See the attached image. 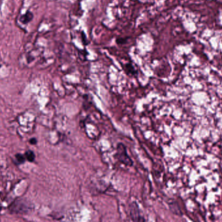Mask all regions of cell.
Here are the masks:
<instances>
[{
  "instance_id": "1",
  "label": "cell",
  "mask_w": 222,
  "mask_h": 222,
  "mask_svg": "<svg viewBox=\"0 0 222 222\" xmlns=\"http://www.w3.org/2000/svg\"><path fill=\"white\" fill-rule=\"evenodd\" d=\"M116 157L118 161L127 166H132L133 164V160L128 155L126 147L123 143H119L117 145Z\"/></svg>"
},
{
  "instance_id": "2",
  "label": "cell",
  "mask_w": 222,
  "mask_h": 222,
  "mask_svg": "<svg viewBox=\"0 0 222 222\" xmlns=\"http://www.w3.org/2000/svg\"><path fill=\"white\" fill-rule=\"evenodd\" d=\"M130 215L132 220L136 221H146L143 216L140 215L138 205L135 203H133L130 206Z\"/></svg>"
},
{
  "instance_id": "3",
  "label": "cell",
  "mask_w": 222,
  "mask_h": 222,
  "mask_svg": "<svg viewBox=\"0 0 222 222\" xmlns=\"http://www.w3.org/2000/svg\"><path fill=\"white\" fill-rule=\"evenodd\" d=\"M33 18V15L32 12L30 11H27L26 13L22 15V16H21L20 20L21 21V22L25 24L31 22Z\"/></svg>"
},
{
  "instance_id": "4",
  "label": "cell",
  "mask_w": 222,
  "mask_h": 222,
  "mask_svg": "<svg viewBox=\"0 0 222 222\" xmlns=\"http://www.w3.org/2000/svg\"><path fill=\"white\" fill-rule=\"evenodd\" d=\"M125 70H126V73L127 74L132 75V76H135L136 74V70L135 69V68L133 66V65H131V64L130 63H128L126 65Z\"/></svg>"
},
{
  "instance_id": "5",
  "label": "cell",
  "mask_w": 222,
  "mask_h": 222,
  "mask_svg": "<svg viewBox=\"0 0 222 222\" xmlns=\"http://www.w3.org/2000/svg\"><path fill=\"white\" fill-rule=\"evenodd\" d=\"M25 157L28 161L29 162H33L35 158V155L34 152L31 151H28L26 152H25Z\"/></svg>"
},
{
  "instance_id": "6",
  "label": "cell",
  "mask_w": 222,
  "mask_h": 222,
  "mask_svg": "<svg viewBox=\"0 0 222 222\" xmlns=\"http://www.w3.org/2000/svg\"><path fill=\"white\" fill-rule=\"evenodd\" d=\"M127 41V38H118L116 40V42L118 44H125L126 43Z\"/></svg>"
},
{
  "instance_id": "7",
  "label": "cell",
  "mask_w": 222,
  "mask_h": 222,
  "mask_svg": "<svg viewBox=\"0 0 222 222\" xmlns=\"http://www.w3.org/2000/svg\"><path fill=\"white\" fill-rule=\"evenodd\" d=\"M17 160H18V161L19 162H20V163H23V162L25 161V158L24 156H22V155H20V154H18L16 156Z\"/></svg>"
},
{
  "instance_id": "8",
  "label": "cell",
  "mask_w": 222,
  "mask_h": 222,
  "mask_svg": "<svg viewBox=\"0 0 222 222\" xmlns=\"http://www.w3.org/2000/svg\"><path fill=\"white\" fill-rule=\"evenodd\" d=\"M30 143H31L33 145L36 144V139L35 138H32L31 140H30Z\"/></svg>"
}]
</instances>
